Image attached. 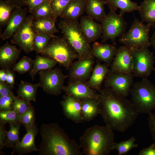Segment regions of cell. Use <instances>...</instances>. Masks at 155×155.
<instances>
[{"label":"cell","mask_w":155,"mask_h":155,"mask_svg":"<svg viewBox=\"0 0 155 155\" xmlns=\"http://www.w3.org/2000/svg\"><path fill=\"white\" fill-rule=\"evenodd\" d=\"M7 77V69L1 68L0 70V82H6Z\"/></svg>","instance_id":"49"},{"label":"cell","mask_w":155,"mask_h":155,"mask_svg":"<svg viewBox=\"0 0 155 155\" xmlns=\"http://www.w3.org/2000/svg\"><path fill=\"white\" fill-rule=\"evenodd\" d=\"M133 65V59L130 49L124 45L117 49L111 65L110 70L115 72L132 73Z\"/></svg>","instance_id":"14"},{"label":"cell","mask_w":155,"mask_h":155,"mask_svg":"<svg viewBox=\"0 0 155 155\" xmlns=\"http://www.w3.org/2000/svg\"><path fill=\"white\" fill-rule=\"evenodd\" d=\"M136 140V138L132 136L127 140L115 143L113 150L117 151L119 155L126 154L132 149L138 147V144L135 143Z\"/></svg>","instance_id":"34"},{"label":"cell","mask_w":155,"mask_h":155,"mask_svg":"<svg viewBox=\"0 0 155 155\" xmlns=\"http://www.w3.org/2000/svg\"><path fill=\"white\" fill-rule=\"evenodd\" d=\"M60 101L64 115L76 123L83 122L80 101L74 97L66 94Z\"/></svg>","instance_id":"18"},{"label":"cell","mask_w":155,"mask_h":155,"mask_svg":"<svg viewBox=\"0 0 155 155\" xmlns=\"http://www.w3.org/2000/svg\"><path fill=\"white\" fill-rule=\"evenodd\" d=\"M47 0H25L24 6L28 7V12L32 13L35 9L43 2Z\"/></svg>","instance_id":"42"},{"label":"cell","mask_w":155,"mask_h":155,"mask_svg":"<svg viewBox=\"0 0 155 155\" xmlns=\"http://www.w3.org/2000/svg\"><path fill=\"white\" fill-rule=\"evenodd\" d=\"M33 66V60L30 57L24 56L14 65L12 70L20 74H23L30 71Z\"/></svg>","instance_id":"36"},{"label":"cell","mask_w":155,"mask_h":155,"mask_svg":"<svg viewBox=\"0 0 155 155\" xmlns=\"http://www.w3.org/2000/svg\"><path fill=\"white\" fill-rule=\"evenodd\" d=\"M31 16L33 20L43 18H54L50 0L46 1L38 7Z\"/></svg>","instance_id":"32"},{"label":"cell","mask_w":155,"mask_h":155,"mask_svg":"<svg viewBox=\"0 0 155 155\" xmlns=\"http://www.w3.org/2000/svg\"><path fill=\"white\" fill-rule=\"evenodd\" d=\"M152 26L135 18L129 30L119 39V42L129 49L148 48L151 45L149 32Z\"/></svg>","instance_id":"7"},{"label":"cell","mask_w":155,"mask_h":155,"mask_svg":"<svg viewBox=\"0 0 155 155\" xmlns=\"http://www.w3.org/2000/svg\"><path fill=\"white\" fill-rule=\"evenodd\" d=\"M117 49L114 45L95 42L92 46L91 54L93 57L100 61L104 62L109 66L112 63Z\"/></svg>","instance_id":"20"},{"label":"cell","mask_w":155,"mask_h":155,"mask_svg":"<svg viewBox=\"0 0 155 155\" xmlns=\"http://www.w3.org/2000/svg\"><path fill=\"white\" fill-rule=\"evenodd\" d=\"M113 130L108 126L95 125L88 128L79 138L80 146L86 155H108L115 142Z\"/></svg>","instance_id":"3"},{"label":"cell","mask_w":155,"mask_h":155,"mask_svg":"<svg viewBox=\"0 0 155 155\" xmlns=\"http://www.w3.org/2000/svg\"><path fill=\"white\" fill-rule=\"evenodd\" d=\"M134 77L132 73L115 72L110 69L104 81L105 87L126 97L130 94Z\"/></svg>","instance_id":"11"},{"label":"cell","mask_w":155,"mask_h":155,"mask_svg":"<svg viewBox=\"0 0 155 155\" xmlns=\"http://www.w3.org/2000/svg\"><path fill=\"white\" fill-rule=\"evenodd\" d=\"M14 6L15 7H22L24 6L25 0H5Z\"/></svg>","instance_id":"48"},{"label":"cell","mask_w":155,"mask_h":155,"mask_svg":"<svg viewBox=\"0 0 155 155\" xmlns=\"http://www.w3.org/2000/svg\"><path fill=\"white\" fill-rule=\"evenodd\" d=\"M106 4L103 0H86L85 11L88 16L101 22L106 15L104 7Z\"/></svg>","instance_id":"26"},{"label":"cell","mask_w":155,"mask_h":155,"mask_svg":"<svg viewBox=\"0 0 155 155\" xmlns=\"http://www.w3.org/2000/svg\"><path fill=\"white\" fill-rule=\"evenodd\" d=\"M98 91L99 113L106 125L113 130L126 131L135 123L139 113L131 101L109 88Z\"/></svg>","instance_id":"1"},{"label":"cell","mask_w":155,"mask_h":155,"mask_svg":"<svg viewBox=\"0 0 155 155\" xmlns=\"http://www.w3.org/2000/svg\"><path fill=\"white\" fill-rule=\"evenodd\" d=\"M26 133L20 142L12 148L11 154L16 153L18 155H23L39 151L35 143V138L38 131L36 124L26 130Z\"/></svg>","instance_id":"15"},{"label":"cell","mask_w":155,"mask_h":155,"mask_svg":"<svg viewBox=\"0 0 155 155\" xmlns=\"http://www.w3.org/2000/svg\"><path fill=\"white\" fill-rule=\"evenodd\" d=\"M14 96L0 97V111L12 110L11 106L16 97Z\"/></svg>","instance_id":"41"},{"label":"cell","mask_w":155,"mask_h":155,"mask_svg":"<svg viewBox=\"0 0 155 155\" xmlns=\"http://www.w3.org/2000/svg\"><path fill=\"white\" fill-rule=\"evenodd\" d=\"M9 85L6 82H0V97L14 96Z\"/></svg>","instance_id":"43"},{"label":"cell","mask_w":155,"mask_h":155,"mask_svg":"<svg viewBox=\"0 0 155 155\" xmlns=\"http://www.w3.org/2000/svg\"><path fill=\"white\" fill-rule=\"evenodd\" d=\"M102 33V42L110 39L116 45L117 38L121 37L125 33L127 23L123 16L110 11L101 22Z\"/></svg>","instance_id":"8"},{"label":"cell","mask_w":155,"mask_h":155,"mask_svg":"<svg viewBox=\"0 0 155 155\" xmlns=\"http://www.w3.org/2000/svg\"><path fill=\"white\" fill-rule=\"evenodd\" d=\"M56 20L52 18L33 20L32 28L35 33L46 34L55 36L54 34L59 32L55 26Z\"/></svg>","instance_id":"24"},{"label":"cell","mask_w":155,"mask_h":155,"mask_svg":"<svg viewBox=\"0 0 155 155\" xmlns=\"http://www.w3.org/2000/svg\"><path fill=\"white\" fill-rule=\"evenodd\" d=\"M40 86L44 92L53 95H58L62 92L65 79L68 75H64L59 68L41 70L38 72Z\"/></svg>","instance_id":"10"},{"label":"cell","mask_w":155,"mask_h":155,"mask_svg":"<svg viewBox=\"0 0 155 155\" xmlns=\"http://www.w3.org/2000/svg\"><path fill=\"white\" fill-rule=\"evenodd\" d=\"M80 101L82 116L84 121L89 122L99 114L98 98H86Z\"/></svg>","instance_id":"25"},{"label":"cell","mask_w":155,"mask_h":155,"mask_svg":"<svg viewBox=\"0 0 155 155\" xmlns=\"http://www.w3.org/2000/svg\"><path fill=\"white\" fill-rule=\"evenodd\" d=\"M21 125L20 122L9 124V129L7 131L5 143V147L12 148L20 142L19 131Z\"/></svg>","instance_id":"31"},{"label":"cell","mask_w":155,"mask_h":155,"mask_svg":"<svg viewBox=\"0 0 155 155\" xmlns=\"http://www.w3.org/2000/svg\"><path fill=\"white\" fill-rule=\"evenodd\" d=\"M130 94L131 101L139 113L149 114L155 110V85L147 77L133 84Z\"/></svg>","instance_id":"4"},{"label":"cell","mask_w":155,"mask_h":155,"mask_svg":"<svg viewBox=\"0 0 155 155\" xmlns=\"http://www.w3.org/2000/svg\"><path fill=\"white\" fill-rule=\"evenodd\" d=\"M41 54L57 61L61 66L69 69L79 55L63 37L53 38Z\"/></svg>","instance_id":"6"},{"label":"cell","mask_w":155,"mask_h":155,"mask_svg":"<svg viewBox=\"0 0 155 155\" xmlns=\"http://www.w3.org/2000/svg\"><path fill=\"white\" fill-rule=\"evenodd\" d=\"M105 1L110 11L115 12L117 9H119L120 11L119 14L122 16L126 13L139 11L140 9V5L137 3L131 0H106Z\"/></svg>","instance_id":"27"},{"label":"cell","mask_w":155,"mask_h":155,"mask_svg":"<svg viewBox=\"0 0 155 155\" xmlns=\"http://www.w3.org/2000/svg\"><path fill=\"white\" fill-rule=\"evenodd\" d=\"M21 50L7 41L0 48V67L1 68H12L19 57Z\"/></svg>","instance_id":"21"},{"label":"cell","mask_w":155,"mask_h":155,"mask_svg":"<svg viewBox=\"0 0 155 155\" xmlns=\"http://www.w3.org/2000/svg\"></svg>","instance_id":"52"},{"label":"cell","mask_w":155,"mask_h":155,"mask_svg":"<svg viewBox=\"0 0 155 155\" xmlns=\"http://www.w3.org/2000/svg\"><path fill=\"white\" fill-rule=\"evenodd\" d=\"M31 105L30 101L16 96L12 105V110L21 115L24 113Z\"/></svg>","instance_id":"38"},{"label":"cell","mask_w":155,"mask_h":155,"mask_svg":"<svg viewBox=\"0 0 155 155\" xmlns=\"http://www.w3.org/2000/svg\"><path fill=\"white\" fill-rule=\"evenodd\" d=\"M39 83L33 84L22 80L17 91L18 96L30 101L36 102V97Z\"/></svg>","instance_id":"30"},{"label":"cell","mask_w":155,"mask_h":155,"mask_svg":"<svg viewBox=\"0 0 155 155\" xmlns=\"http://www.w3.org/2000/svg\"><path fill=\"white\" fill-rule=\"evenodd\" d=\"M79 25L83 34L90 43L96 41L102 36L101 24L95 22L88 16L81 17Z\"/></svg>","instance_id":"19"},{"label":"cell","mask_w":155,"mask_h":155,"mask_svg":"<svg viewBox=\"0 0 155 155\" xmlns=\"http://www.w3.org/2000/svg\"><path fill=\"white\" fill-rule=\"evenodd\" d=\"M7 77L6 82L9 85L12 89L15 84V74L14 71L11 70V69H7Z\"/></svg>","instance_id":"47"},{"label":"cell","mask_w":155,"mask_h":155,"mask_svg":"<svg viewBox=\"0 0 155 155\" xmlns=\"http://www.w3.org/2000/svg\"><path fill=\"white\" fill-rule=\"evenodd\" d=\"M20 115L13 110L0 111V123L6 124L20 122Z\"/></svg>","instance_id":"39"},{"label":"cell","mask_w":155,"mask_h":155,"mask_svg":"<svg viewBox=\"0 0 155 155\" xmlns=\"http://www.w3.org/2000/svg\"><path fill=\"white\" fill-rule=\"evenodd\" d=\"M63 36L79 55L78 60L92 57V47L82 32L78 20H61L58 24Z\"/></svg>","instance_id":"5"},{"label":"cell","mask_w":155,"mask_h":155,"mask_svg":"<svg viewBox=\"0 0 155 155\" xmlns=\"http://www.w3.org/2000/svg\"><path fill=\"white\" fill-rule=\"evenodd\" d=\"M35 110L31 105L20 115V122L25 127L26 130L31 127L35 123Z\"/></svg>","instance_id":"37"},{"label":"cell","mask_w":155,"mask_h":155,"mask_svg":"<svg viewBox=\"0 0 155 155\" xmlns=\"http://www.w3.org/2000/svg\"><path fill=\"white\" fill-rule=\"evenodd\" d=\"M86 0H70L59 17L63 20H78L85 11Z\"/></svg>","instance_id":"22"},{"label":"cell","mask_w":155,"mask_h":155,"mask_svg":"<svg viewBox=\"0 0 155 155\" xmlns=\"http://www.w3.org/2000/svg\"><path fill=\"white\" fill-rule=\"evenodd\" d=\"M154 70L155 71V69H154Z\"/></svg>","instance_id":"51"},{"label":"cell","mask_w":155,"mask_h":155,"mask_svg":"<svg viewBox=\"0 0 155 155\" xmlns=\"http://www.w3.org/2000/svg\"><path fill=\"white\" fill-rule=\"evenodd\" d=\"M148 119V126L152 135V139L155 142V110L154 113L149 114Z\"/></svg>","instance_id":"44"},{"label":"cell","mask_w":155,"mask_h":155,"mask_svg":"<svg viewBox=\"0 0 155 155\" xmlns=\"http://www.w3.org/2000/svg\"><path fill=\"white\" fill-rule=\"evenodd\" d=\"M42 142L39 155H82L80 147L75 140L70 139L59 125L43 124L40 127Z\"/></svg>","instance_id":"2"},{"label":"cell","mask_w":155,"mask_h":155,"mask_svg":"<svg viewBox=\"0 0 155 155\" xmlns=\"http://www.w3.org/2000/svg\"><path fill=\"white\" fill-rule=\"evenodd\" d=\"M28 12L27 8L16 7L7 22L6 27L1 35V38L5 40L12 37L26 20Z\"/></svg>","instance_id":"17"},{"label":"cell","mask_w":155,"mask_h":155,"mask_svg":"<svg viewBox=\"0 0 155 155\" xmlns=\"http://www.w3.org/2000/svg\"><path fill=\"white\" fill-rule=\"evenodd\" d=\"M58 63L57 61L53 59L37 55L35 59L33 60V67L29 72V75L33 80L38 72L43 70L52 69Z\"/></svg>","instance_id":"29"},{"label":"cell","mask_w":155,"mask_h":155,"mask_svg":"<svg viewBox=\"0 0 155 155\" xmlns=\"http://www.w3.org/2000/svg\"><path fill=\"white\" fill-rule=\"evenodd\" d=\"M33 20L31 15L27 16L10 41L11 44H17L26 53L34 51L33 44L35 33L32 28Z\"/></svg>","instance_id":"12"},{"label":"cell","mask_w":155,"mask_h":155,"mask_svg":"<svg viewBox=\"0 0 155 155\" xmlns=\"http://www.w3.org/2000/svg\"><path fill=\"white\" fill-rule=\"evenodd\" d=\"M150 41L151 45L154 48L155 53V32L153 33L151 37L150 38ZM154 57H155V55Z\"/></svg>","instance_id":"50"},{"label":"cell","mask_w":155,"mask_h":155,"mask_svg":"<svg viewBox=\"0 0 155 155\" xmlns=\"http://www.w3.org/2000/svg\"><path fill=\"white\" fill-rule=\"evenodd\" d=\"M86 82H69L67 85L64 86L63 91L66 94L72 96L79 100L86 98H98L96 90L90 87Z\"/></svg>","instance_id":"16"},{"label":"cell","mask_w":155,"mask_h":155,"mask_svg":"<svg viewBox=\"0 0 155 155\" xmlns=\"http://www.w3.org/2000/svg\"><path fill=\"white\" fill-rule=\"evenodd\" d=\"M5 124L0 123V151L5 147V143L7 131L5 128Z\"/></svg>","instance_id":"45"},{"label":"cell","mask_w":155,"mask_h":155,"mask_svg":"<svg viewBox=\"0 0 155 155\" xmlns=\"http://www.w3.org/2000/svg\"><path fill=\"white\" fill-rule=\"evenodd\" d=\"M140 6L141 21L155 27V0H143Z\"/></svg>","instance_id":"28"},{"label":"cell","mask_w":155,"mask_h":155,"mask_svg":"<svg viewBox=\"0 0 155 155\" xmlns=\"http://www.w3.org/2000/svg\"><path fill=\"white\" fill-rule=\"evenodd\" d=\"M70 0H50L54 18L56 20L59 17Z\"/></svg>","instance_id":"40"},{"label":"cell","mask_w":155,"mask_h":155,"mask_svg":"<svg viewBox=\"0 0 155 155\" xmlns=\"http://www.w3.org/2000/svg\"><path fill=\"white\" fill-rule=\"evenodd\" d=\"M56 36L51 35L34 33L33 42V49L36 53L41 54L45 49L52 38Z\"/></svg>","instance_id":"33"},{"label":"cell","mask_w":155,"mask_h":155,"mask_svg":"<svg viewBox=\"0 0 155 155\" xmlns=\"http://www.w3.org/2000/svg\"><path fill=\"white\" fill-rule=\"evenodd\" d=\"M94 57H88L73 63L69 69V82H86L93 69Z\"/></svg>","instance_id":"13"},{"label":"cell","mask_w":155,"mask_h":155,"mask_svg":"<svg viewBox=\"0 0 155 155\" xmlns=\"http://www.w3.org/2000/svg\"><path fill=\"white\" fill-rule=\"evenodd\" d=\"M139 155H155V142L151 144L147 148L141 150Z\"/></svg>","instance_id":"46"},{"label":"cell","mask_w":155,"mask_h":155,"mask_svg":"<svg viewBox=\"0 0 155 155\" xmlns=\"http://www.w3.org/2000/svg\"><path fill=\"white\" fill-rule=\"evenodd\" d=\"M133 60L132 73L134 77L146 78L154 70V57L148 48L130 49Z\"/></svg>","instance_id":"9"},{"label":"cell","mask_w":155,"mask_h":155,"mask_svg":"<svg viewBox=\"0 0 155 155\" xmlns=\"http://www.w3.org/2000/svg\"><path fill=\"white\" fill-rule=\"evenodd\" d=\"M15 8L5 0H0V25L1 27L7 25V22Z\"/></svg>","instance_id":"35"},{"label":"cell","mask_w":155,"mask_h":155,"mask_svg":"<svg viewBox=\"0 0 155 155\" xmlns=\"http://www.w3.org/2000/svg\"><path fill=\"white\" fill-rule=\"evenodd\" d=\"M108 66L97 61L87 83L91 88L96 90L101 89L102 83L110 70Z\"/></svg>","instance_id":"23"}]
</instances>
